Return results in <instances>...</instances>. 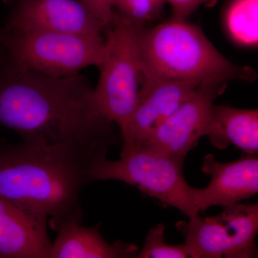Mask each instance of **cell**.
<instances>
[{
    "label": "cell",
    "mask_w": 258,
    "mask_h": 258,
    "mask_svg": "<svg viewBox=\"0 0 258 258\" xmlns=\"http://www.w3.org/2000/svg\"><path fill=\"white\" fill-rule=\"evenodd\" d=\"M90 181L117 180L136 186L151 198L177 209L188 218L199 215L195 205L198 188L186 182L183 164L171 158L140 149L110 160L107 156L93 161Z\"/></svg>",
    "instance_id": "cell-6"
},
{
    "label": "cell",
    "mask_w": 258,
    "mask_h": 258,
    "mask_svg": "<svg viewBox=\"0 0 258 258\" xmlns=\"http://www.w3.org/2000/svg\"><path fill=\"white\" fill-rule=\"evenodd\" d=\"M144 28L113 11L104 30V50L93 95L101 114L118 125L121 137L137 106L142 85L139 40Z\"/></svg>",
    "instance_id": "cell-4"
},
{
    "label": "cell",
    "mask_w": 258,
    "mask_h": 258,
    "mask_svg": "<svg viewBox=\"0 0 258 258\" xmlns=\"http://www.w3.org/2000/svg\"><path fill=\"white\" fill-rule=\"evenodd\" d=\"M47 226L0 198V258H50Z\"/></svg>",
    "instance_id": "cell-12"
},
{
    "label": "cell",
    "mask_w": 258,
    "mask_h": 258,
    "mask_svg": "<svg viewBox=\"0 0 258 258\" xmlns=\"http://www.w3.org/2000/svg\"><path fill=\"white\" fill-rule=\"evenodd\" d=\"M258 0H232L224 13V26L232 42L244 47H257Z\"/></svg>",
    "instance_id": "cell-15"
},
{
    "label": "cell",
    "mask_w": 258,
    "mask_h": 258,
    "mask_svg": "<svg viewBox=\"0 0 258 258\" xmlns=\"http://www.w3.org/2000/svg\"><path fill=\"white\" fill-rule=\"evenodd\" d=\"M165 225L158 224L148 232L144 246L136 258H192L185 243L170 244L165 242Z\"/></svg>",
    "instance_id": "cell-16"
},
{
    "label": "cell",
    "mask_w": 258,
    "mask_h": 258,
    "mask_svg": "<svg viewBox=\"0 0 258 258\" xmlns=\"http://www.w3.org/2000/svg\"><path fill=\"white\" fill-rule=\"evenodd\" d=\"M175 226L192 258L257 257V204H235L216 216L198 215Z\"/></svg>",
    "instance_id": "cell-7"
},
{
    "label": "cell",
    "mask_w": 258,
    "mask_h": 258,
    "mask_svg": "<svg viewBox=\"0 0 258 258\" xmlns=\"http://www.w3.org/2000/svg\"><path fill=\"white\" fill-rule=\"evenodd\" d=\"M83 222H60L51 227L57 232L50 258H133L138 246L122 241L110 243L100 232L101 223L85 227Z\"/></svg>",
    "instance_id": "cell-13"
},
{
    "label": "cell",
    "mask_w": 258,
    "mask_h": 258,
    "mask_svg": "<svg viewBox=\"0 0 258 258\" xmlns=\"http://www.w3.org/2000/svg\"><path fill=\"white\" fill-rule=\"evenodd\" d=\"M227 85V82L199 85L177 109L150 134L140 149L184 164L189 151L207 135L214 101L225 92Z\"/></svg>",
    "instance_id": "cell-8"
},
{
    "label": "cell",
    "mask_w": 258,
    "mask_h": 258,
    "mask_svg": "<svg viewBox=\"0 0 258 258\" xmlns=\"http://www.w3.org/2000/svg\"><path fill=\"white\" fill-rule=\"evenodd\" d=\"M114 125L101 114L93 88L79 74L55 77L9 64L0 79V125L23 142L108 154L119 141Z\"/></svg>",
    "instance_id": "cell-1"
},
{
    "label": "cell",
    "mask_w": 258,
    "mask_h": 258,
    "mask_svg": "<svg viewBox=\"0 0 258 258\" xmlns=\"http://www.w3.org/2000/svg\"><path fill=\"white\" fill-rule=\"evenodd\" d=\"M198 86L185 81L142 79L137 106L121 137L120 156L139 150Z\"/></svg>",
    "instance_id": "cell-10"
},
{
    "label": "cell",
    "mask_w": 258,
    "mask_h": 258,
    "mask_svg": "<svg viewBox=\"0 0 258 258\" xmlns=\"http://www.w3.org/2000/svg\"><path fill=\"white\" fill-rule=\"evenodd\" d=\"M105 28L79 0H18L3 31L101 35Z\"/></svg>",
    "instance_id": "cell-9"
},
{
    "label": "cell",
    "mask_w": 258,
    "mask_h": 258,
    "mask_svg": "<svg viewBox=\"0 0 258 258\" xmlns=\"http://www.w3.org/2000/svg\"><path fill=\"white\" fill-rule=\"evenodd\" d=\"M107 156L72 146L0 139V198L48 222H83L81 195L93 161Z\"/></svg>",
    "instance_id": "cell-2"
},
{
    "label": "cell",
    "mask_w": 258,
    "mask_h": 258,
    "mask_svg": "<svg viewBox=\"0 0 258 258\" xmlns=\"http://www.w3.org/2000/svg\"><path fill=\"white\" fill-rule=\"evenodd\" d=\"M165 4V0H112L113 11L143 27L160 16Z\"/></svg>",
    "instance_id": "cell-17"
},
{
    "label": "cell",
    "mask_w": 258,
    "mask_h": 258,
    "mask_svg": "<svg viewBox=\"0 0 258 258\" xmlns=\"http://www.w3.org/2000/svg\"><path fill=\"white\" fill-rule=\"evenodd\" d=\"M202 170L211 179L207 187L197 191L195 205L199 212L240 203L258 192L257 154H244L237 160L226 163L207 154Z\"/></svg>",
    "instance_id": "cell-11"
},
{
    "label": "cell",
    "mask_w": 258,
    "mask_h": 258,
    "mask_svg": "<svg viewBox=\"0 0 258 258\" xmlns=\"http://www.w3.org/2000/svg\"><path fill=\"white\" fill-rule=\"evenodd\" d=\"M17 69L55 77L74 76L91 66L98 67L104 50L103 35L47 32H3L0 34Z\"/></svg>",
    "instance_id": "cell-5"
},
{
    "label": "cell",
    "mask_w": 258,
    "mask_h": 258,
    "mask_svg": "<svg viewBox=\"0 0 258 258\" xmlns=\"http://www.w3.org/2000/svg\"><path fill=\"white\" fill-rule=\"evenodd\" d=\"M139 49L142 79L200 85L231 80L252 82L256 78L253 69L226 59L201 29L184 19L171 18L149 30L144 28Z\"/></svg>",
    "instance_id": "cell-3"
},
{
    "label": "cell",
    "mask_w": 258,
    "mask_h": 258,
    "mask_svg": "<svg viewBox=\"0 0 258 258\" xmlns=\"http://www.w3.org/2000/svg\"><path fill=\"white\" fill-rule=\"evenodd\" d=\"M170 5L172 18L184 19L193 13L207 0H165Z\"/></svg>",
    "instance_id": "cell-19"
},
{
    "label": "cell",
    "mask_w": 258,
    "mask_h": 258,
    "mask_svg": "<svg viewBox=\"0 0 258 258\" xmlns=\"http://www.w3.org/2000/svg\"><path fill=\"white\" fill-rule=\"evenodd\" d=\"M206 136L217 149H225L234 146L245 154H257V109L214 105Z\"/></svg>",
    "instance_id": "cell-14"
},
{
    "label": "cell",
    "mask_w": 258,
    "mask_h": 258,
    "mask_svg": "<svg viewBox=\"0 0 258 258\" xmlns=\"http://www.w3.org/2000/svg\"><path fill=\"white\" fill-rule=\"evenodd\" d=\"M96 17L105 27L111 23L113 8L112 0H79Z\"/></svg>",
    "instance_id": "cell-18"
}]
</instances>
